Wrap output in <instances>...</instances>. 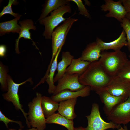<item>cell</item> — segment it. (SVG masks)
I'll list each match as a JSON object with an SVG mask.
<instances>
[{"mask_svg":"<svg viewBox=\"0 0 130 130\" xmlns=\"http://www.w3.org/2000/svg\"><path fill=\"white\" fill-rule=\"evenodd\" d=\"M112 77L104 71L98 61L91 62L85 71L80 76L78 80L91 90L97 91L105 88L113 80Z\"/></svg>","mask_w":130,"mask_h":130,"instance_id":"1","label":"cell"},{"mask_svg":"<svg viewBox=\"0 0 130 130\" xmlns=\"http://www.w3.org/2000/svg\"><path fill=\"white\" fill-rule=\"evenodd\" d=\"M98 95L102 102L104 104L103 110L106 115L116 106L126 100L122 97H117L113 95L105 89H103L96 91Z\"/></svg>","mask_w":130,"mask_h":130,"instance_id":"12","label":"cell"},{"mask_svg":"<svg viewBox=\"0 0 130 130\" xmlns=\"http://www.w3.org/2000/svg\"><path fill=\"white\" fill-rule=\"evenodd\" d=\"M108 120L118 125L130 122V96L125 101L116 106L106 115Z\"/></svg>","mask_w":130,"mask_h":130,"instance_id":"8","label":"cell"},{"mask_svg":"<svg viewBox=\"0 0 130 130\" xmlns=\"http://www.w3.org/2000/svg\"><path fill=\"white\" fill-rule=\"evenodd\" d=\"M122 1L127 12H130V0H122Z\"/></svg>","mask_w":130,"mask_h":130,"instance_id":"31","label":"cell"},{"mask_svg":"<svg viewBox=\"0 0 130 130\" xmlns=\"http://www.w3.org/2000/svg\"><path fill=\"white\" fill-rule=\"evenodd\" d=\"M129 57L130 58V55L129 56Z\"/></svg>","mask_w":130,"mask_h":130,"instance_id":"37","label":"cell"},{"mask_svg":"<svg viewBox=\"0 0 130 130\" xmlns=\"http://www.w3.org/2000/svg\"><path fill=\"white\" fill-rule=\"evenodd\" d=\"M91 90L90 87L88 86H85L82 89L76 91L65 89L56 95H52L51 98L54 101L58 102L71 99L77 98L79 97H85L88 96L90 94Z\"/></svg>","mask_w":130,"mask_h":130,"instance_id":"13","label":"cell"},{"mask_svg":"<svg viewBox=\"0 0 130 130\" xmlns=\"http://www.w3.org/2000/svg\"><path fill=\"white\" fill-rule=\"evenodd\" d=\"M77 100V98H74L60 102L58 113L68 119L73 120L76 117L74 107Z\"/></svg>","mask_w":130,"mask_h":130,"instance_id":"17","label":"cell"},{"mask_svg":"<svg viewBox=\"0 0 130 130\" xmlns=\"http://www.w3.org/2000/svg\"><path fill=\"white\" fill-rule=\"evenodd\" d=\"M62 58L61 60L58 64L57 73L54 78V83L57 81L65 73L68 66L71 64L74 57L67 51L62 52Z\"/></svg>","mask_w":130,"mask_h":130,"instance_id":"19","label":"cell"},{"mask_svg":"<svg viewBox=\"0 0 130 130\" xmlns=\"http://www.w3.org/2000/svg\"><path fill=\"white\" fill-rule=\"evenodd\" d=\"M62 48H60L52 64L49 73L46 80L49 85L48 92L50 94H53L56 88V86L54 84V77L55 71L57 68L58 57Z\"/></svg>","mask_w":130,"mask_h":130,"instance_id":"24","label":"cell"},{"mask_svg":"<svg viewBox=\"0 0 130 130\" xmlns=\"http://www.w3.org/2000/svg\"><path fill=\"white\" fill-rule=\"evenodd\" d=\"M19 24L20 25L21 29L19 36L16 40L15 50L17 53L19 54V43L20 39L21 38L31 40L33 42V44L36 47V48L38 50L36 45V43L31 39V34L29 30L33 29L36 30V27L34 25L32 20L27 19L19 22Z\"/></svg>","mask_w":130,"mask_h":130,"instance_id":"15","label":"cell"},{"mask_svg":"<svg viewBox=\"0 0 130 130\" xmlns=\"http://www.w3.org/2000/svg\"><path fill=\"white\" fill-rule=\"evenodd\" d=\"M0 121L3 122L8 129V124L10 122L17 124L19 125L21 129L23 128L24 127L21 121H15L8 118L3 114L1 110H0Z\"/></svg>","mask_w":130,"mask_h":130,"instance_id":"30","label":"cell"},{"mask_svg":"<svg viewBox=\"0 0 130 130\" xmlns=\"http://www.w3.org/2000/svg\"><path fill=\"white\" fill-rule=\"evenodd\" d=\"M7 130H23L22 129H13V128H8ZM38 130L35 128H30V129H28L26 130Z\"/></svg>","mask_w":130,"mask_h":130,"instance_id":"33","label":"cell"},{"mask_svg":"<svg viewBox=\"0 0 130 130\" xmlns=\"http://www.w3.org/2000/svg\"><path fill=\"white\" fill-rule=\"evenodd\" d=\"M41 105L44 115L46 118L55 113L58 110L59 104L53 100L51 98L42 96Z\"/></svg>","mask_w":130,"mask_h":130,"instance_id":"21","label":"cell"},{"mask_svg":"<svg viewBox=\"0 0 130 130\" xmlns=\"http://www.w3.org/2000/svg\"><path fill=\"white\" fill-rule=\"evenodd\" d=\"M98 104H93L91 113L89 115L85 116L88 120L87 127L85 130H105L112 128L118 129L120 125L116 124L110 121H104L102 118L99 110Z\"/></svg>","mask_w":130,"mask_h":130,"instance_id":"7","label":"cell"},{"mask_svg":"<svg viewBox=\"0 0 130 130\" xmlns=\"http://www.w3.org/2000/svg\"><path fill=\"white\" fill-rule=\"evenodd\" d=\"M117 129L118 130H128L127 126L125 125L123 127L120 125Z\"/></svg>","mask_w":130,"mask_h":130,"instance_id":"34","label":"cell"},{"mask_svg":"<svg viewBox=\"0 0 130 130\" xmlns=\"http://www.w3.org/2000/svg\"><path fill=\"white\" fill-rule=\"evenodd\" d=\"M8 86L7 92L3 94L4 99L9 102L12 103L16 109L20 110L22 113L26 120V122L28 128H31L27 119V113L25 112L22 108V105L20 103L18 94L19 86L25 84L26 82H32L31 78H29L26 81L20 83H17L14 82L11 77L8 74L7 78Z\"/></svg>","mask_w":130,"mask_h":130,"instance_id":"6","label":"cell"},{"mask_svg":"<svg viewBox=\"0 0 130 130\" xmlns=\"http://www.w3.org/2000/svg\"><path fill=\"white\" fill-rule=\"evenodd\" d=\"M120 25L126 33L127 42V46L130 52V21L125 17L123 20Z\"/></svg>","mask_w":130,"mask_h":130,"instance_id":"27","label":"cell"},{"mask_svg":"<svg viewBox=\"0 0 130 130\" xmlns=\"http://www.w3.org/2000/svg\"><path fill=\"white\" fill-rule=\"evenodd\" d=\"M70 17L63 23L56 27L52 34V55L47 69L49 70L51 65L59 49L62 48L64 44L66 37L74 23L78 19Z\"/></svg>","mask_w":130,"mask_h":130,"instance_id":"4","label":"cell"},{"mask_svg":"<svg viewBox=\"0 0 130 130\" xmlns=\"http://www.w3.org/2000/svg\"><path fill=\"white\" fill-rule=\"evenodd\" d=\"M104 1L105 4L102 5L101 8L102 11H109L106 17L114 18L121 22L127 13L122 4V0L117 2L112 0H105Z\"/></svg>","mask_w":130,"mask_h":130,"instance_id":"10","label":"cell"},{"mask_svg":"<svg viewBox=\"0 0 130 130\" xmlns=\"http://www.w3.org/2000/svg\"><path fill=\"white\" fill-rule=\"evenodd\" d=\"M6 51V48L5 46L3 45H1L0 46V57L5 56Z\"/></svg>","mask_w":130,"mask_h":130,"instance_id":"32","label":"cell"},{"mask_svg":"<svg viewBox=\"0 0 130 130\" xmlns=\"http://www.w3.org/2000/svg\"><path fill=\"white\" fill-rule=\"evenodd\" d=\"M17 3V1L15 0H9L7 5L4 7L0 13V17H1L6 14H10L15 18L21 16L18 13H15L12 10L11 7L12 5H15Z\"/></svg>","mask_w":130,"mask_h":130,"instance_id":"28","label":"cell"},{"mask_svg":"<svg viewBox=\"0 0 130 130\" xmlns=\"http://www.w3.org/2000/svg\"><path fill=\"white\" fill-rule=\"evenodd\" d=\"M96 41L102 51L109 49L120 50L123 47L127 46V43L126 33L123 29L118 38L113 41L105 42L98 37L97 38Z\"/></svg>","mask_w":130,"mask_h":130,"instance_id":"14","label":"cell"},{"mask_svg":"<svg viewBox=\"0 0 130 130\" xmlns=\"http://www.w3.org/2000/svg\"><path fill=\"white\" fill-rule=\"evenodd\" d=\"M114 77L130 84V60H128Z\"/></svg>","mask_w":130,"mask_h":130,"instance_id":"25","label":"cell"},{"mask_svg":"<svg viewBox=\"0 0 130 130\" xmlns=\"http://www.w3.org/2000/svg\"><path fill=\"white\" fill-rule=\"evenodd\" d=\"M7 71L1 62L0 63V82L1 88L5 91H8Z\"/></svg>","mask_w":130,"mask_h":130,"instance_id":"26","label":"cell"},{"mask_svg":"<svg viewBox=\"0 0 130 130\" xmlns=\"http://www.w3.org/2000/svg\"><path fill=\"white\" fill-rule=\"evenodd\" d=\"M91 62L82 60L80 57L73 59L67 68L65 73L77 74L80 76L86 70Z\"/></svg>","mask_w":130,"mask_h":130,"instance_id":"20","label":"cell"},{"mask_svg":"<svg viewBox=\"0 0 130 130\" xmlns=\"http://www.w3.org/2000/svg\"><path fill=\"white\" fill-rule=\"evenodd\" d=\"M41 94L37 93L36 97L28 103L27 119L29 125L38 130H45L46 127V118L41 105Z\"/></svg>","mask_w":130,"mask_h":130,"instance_id":"5","label":"cell"},{"mask_svg":"<svg viewBox=\"0 0 130 130\" xmlns=\"http://www.w3.org/2000/svg\"><path fill=\"white\" fill-rule=\"evenodd\" d=\"M101 50L97 42L90 43L83 51L81 59L84 61L93 62L99 60L101 56Z\"/></svg>","mask_w":130,"mask_h":130,"instance_id":"16","label":"cell"},{"mask_svg":"<svg viewBox=\"0 0 130 130\" xmlns=\"http://www.w3.org/2000/svg\"><path fill=\"white\" fill-rule=\"evenodd\" d=\"M69 0H47L43 5L42 13L38 21L47 16L50 13L62 6L69 5Z\"/></svg>","mask_w":130,"mask_h":130,"instance_id":"18","label":"cell"},{"mask_svg":"<svg viewBox=\"0 0 130 130\" xmlns=\"http://www.w3.org/2000/svg\"><path fill=\"white\" fill-rule=\"evenodd\" d=\"M21 16L15 18L12 20L0 23V35H5L6 33L10 32L19 34L21 29V26L17 23Z\"/></svg>","mask_w":130,"mask_h":130,"instance_id":"23","label":"cell"},{"mask_svg":"<svg viewBox=\"0 0 130 130\" xmlns=\"http://www.w3.org/2000/svg\"><path fill=\"white\" fill-rule=\"evenodd\" d=\"M74 130H85L84 128L82 126L75 128Z\"/></svg>","mask_w":130,"mask_h":130,"instance_id":"35","label":"cell"},{"mask_svg":"<svg viewBox=\"0 0 130 130\" xmlns=\"http://www.w3.org/2000/svg\"><path fill=\"white\" fill-rule=\"evenodd\" d=\"M47 124H55L66 128L68 130H74L73 120L68 119L59 113H54L46 118Z\"/></svg>","mask_w":130,"mask_h":130,"instance_id":"22","label":"cell"},{"mask_svg":"<svg viewBox=\"0 0 130 130\" xmlns=\"http://www.w3.org/2000/svg\"><path fill=\"white\" fill-rule=\"evenodd\" d=\"M71 11L70 4L66 5L52 11L50 16L39 20L41 24L45 26L43 36L46 39H52L54 30L59 24L68 18H64V15L67 13H70Z\"/></svg>","mask_w":130,"mask_h":130,"instance_id":"3","label":"cell"},{"mask_svg":"<svg viewBox=\"0 0 130 130\" xmlns=\"http://www.w3.org/2000/svg\"><path fill=\"white\" fill-rule=\"evenodd\" d=\"M79 76L77 74L65 73L57 81L58 84L53 95H55L65 89L72 91L80 90L85 86L81 84L78 80Z\"/></svg>","mask_w":130,"mask_h":130,"instance_id":"9","label":"cell"},{"mask_svg":"<svg viewBox=\"0 0 130 130\" xmlns=\"http://www.w3.org/2000/svg\"><path fill=\"white\" fill-rule=\"evenodd\" d=\"M128 60L125 53L120 50L103 51L99 61L105 72L113 77Z\"/></svg>","mask_w":130,"mask_h":130,"instance_id":"2","label":"cell"},{"mask_svg":"<svg viewBox=\"0 0 130 130\" xmlns=\"http://www.w3.org/2000/svg\"><path fill=\"white\" fill-rule=\"evenodd\" d=\"M104 89L110 94L123 97L126 100L130 96V84L114 77L110 83Z\"/></svg>","mask_w":130,"mask_h":130,"instance_id":"11","label":"cell"},{"mask_svg":"<svg viewBox=\"0 0 130 130\" xmlns=\"http://www.w3.org/2000/svg\"><path fill=\"white\" fill-rule=\"evenodd\" d=\"M70 1H72L75 3L77 6L79 11V14L85 17L90 18V15L88 10L86 8L85 5L83 4L81 0H69Z\"/></svg>","mask_w":130,"mask_h":130,"instance_id":"29","label":"cell"},{"mask_svg":"<svg viewBox=\"0 0 130 130\" xmlns=\"http://www.w3.org/2000/svg\"><path fill=\"white\" fill-rule=\"evenodd\" d=\"M125 17L127 18L130 21V12L127 13Z\"/></svg>","mask_w":130,"mask_h":130,"instance_id":"36","label":"cell"}]
</instances>
